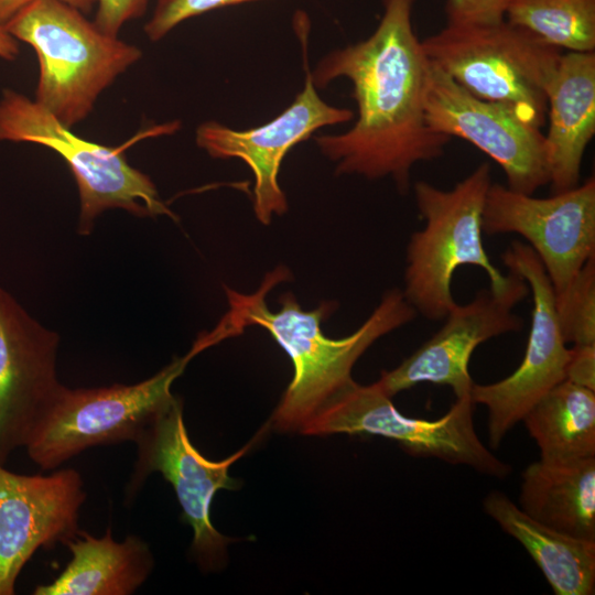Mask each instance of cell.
Instances as JSON below:
<instances>
[{
    "instance_id": "30bf717a",
    "label": "cell",
    "mask_w": 595,
    "mask_h": 595,
    "mask_svg": "<svg viewBox=\"0 0 595 595\" xmlns=\"http://www.w3.org/2000/svg\"><path fill=\"white\" fill-rule=\"evenodd\" d=\"M482 229L487 236H522L540 259L559 300L595 257V178L591 176L550 197H534L491 183Z\"/></svg>"
},
{
    "instance_id": "4316f807",
    "label": "cell",
    "mask_w": 595,
    "mask_h": 595,
    "mask_svg": "<svg viewBox=\"0 0 595 595\" xmlns=\"http://www.w3.org/2000/svg\"><path fill=\"white\" fill-rule=\"evenodd\" d=\"M565 380L595 391V344L570 348Z\"/></svg>"
},
{
    "instance_id": "83f0119b",
    "label": "cell",
    "mask_w": 595,
    "mask_h": 595,
    "mask_svg": "<svg viewBox=\"0 0 595 595\" xmlns=\"http://www.w3.org/2000/svg\"><path fill=\"white\" fill-rule=\"evenodd\" d=\"M35 0H0V24L4 25L18 11ZM83 13H88L97 4V0H60Z\"/></svg>"
},
{
    "instance_id": "f1b7e54d",
    "label": "cell",
    "mask_w": 595,
    "mask_h": 595,
    "mask_svg": "<svg viewBox=\"0 0 595 595\" xmlns=\"http://www.w3.org/2000/svg\"><path fill=\"white\" fill-rule=\"evenodd\" d=\"M19 48V41L0 24V58L6 61L15 60L20 52Z\"/></svg>"
},
{
    "instance_id": "8fae6325",
    "label": "cell",
    "mask_w": 595,
    "mask_h": 595,
    "mask_svg": "<svg viewBox=\"0 0 595 595\" xmlns=\"http://www.w3.org/2000/svg\"><path fill=\"white\" fill-rule=\"evenodd\" d=\"M426 126L463 139L504 171L507 187L532 195L550 184L544 134L507 107L480 99L429 61L423 91Z\"/></svg>"
},
{
    "instance_id": "8992f818",
    "label": "cell",
    "mask_w": 595,
    "mask_h": 595,
    "mask_svg": "<svg viewBox=\"0 0 595 595\" xmlns=\"http://www.w3.org/2000/svg\"><path fill=\"white\" fill-rule=\"evenodd\" d=\"M196 355L191 349L133 385L76 389L62 385L28 440L30 459L48 470L90 447L134 442L175 398L172 385Z\"/></svg>"
},
{
    "instance_id": "9a60e30c",
    "label": "cell",
    "mask_w": 595,
    "mask_h": 595,
    "mask_svg": "<svg viewBox=\"0 0 595 595\" xmlns=\"http://www.w3.org/2000/svg\"><path fill=\"white\" fill-rule=\"evenodd\" d=\"M85 499L75 469L22 475L0 465V595L15 593L17 578L36 550L65 545L78 534Z\"/></svg>"
},
{
    "instance_id": "3957f363",
    "label": "cell",
    "mask_w": 595,
    "mask_h": 595,
    "mask_svg": "<svg viewBox=\"0 0 595 595\" xmlns=\"http://www.w3.org/2000/svg\"><path fill=\"white\" fill-rule=\"evenodd\" d=\"M84 14L60 0H35L3 25L36 53L34 100L71 128L88 117L99 95L142 55Z\"/></svg>"
},
{
    "instance_id": "7a4b0ae2",
    "label": "cell",
    "mask_w": 595,
    "mask_h": 595,
    "mask_svg": "<svg viewBox=\"0 0 595 595\" xmlns=\"http://www.w3.org/2000/svg\"><path fill=\"white\" fill-rule=\"evenodd\" d=\"M288 274L282 268L274 270L252 294L227 288L229 311L219 323L229 337L247 326H260L288 354L293 377L271 424L281 432H301L321 409L354 382L351 370L359 357L377 339L414 320L416 312L401 289H390L359 328L343 338H331L322 332L321 323L336 309L332 301L304 311L295 295L285 292L279 299V311L268 309L267 292Z\"/></svg>"
},
{
    "instance_id": "7402d4cb",
    "label": "cell",
    "mask_w": 595,
    "mask_h": 595,
    "mask_svg": "<svg viewBox=\"0 0 595 595\" xmlns=\"http://www.w3.org/2000/svg\"><path fill=\"white\" fill-rule=\"evenodd\" d=\"M505 20L561 51L595 52V0H511Z\"/></svg>"
},
{
    "instance_id": "cb8c5ba5",
    "label": "cell",
    "mask_w": 595,
    "mask_h": 595,
    "mask_svg": "<svg viewBox=\"0 0 595 595\" xmlns=\"http://www.w3.org/2000/svg\"><path fill=\"white\" fill-rule=\"evenodd\" d=\"M258 0H156L154 11L144 25V33L158 42L187 19L208 11Z\"/></svg>"
},
{
    "instance_id": "5b68a950",
    "label": "cell",
    "mask_w": 595,
    "mask_h": 595,
    "mask_svg": "<svg viewBox=\"0 0 595 595\" xmlns=\"http://www.w3.org/2000/svg\"><path fill=\"white\" fill-rule=\"evenodd\" d=\"M429 61L472 95L500 104L541 129L547 86L561 50L506 20L493 25H451L421 40Z\"/></svg>"
},
{
    "instance_id": "44dd1931",
    "label": "cell",
    "mask_w": 595,
    "mask_h": 595,
    "mask_svg": "<svg viewBox=\"0 0 595 595\" xmlns=\"http://www.w3.org/2000/svg\"><path fill=\"white\" fill-rule=\"evenodd\" d=\"M541 459L595 456V391L564 380L523 416Z\"/></svg>"
},
{
    "instance_id": "52a82bcc",
    "label": "cell",
    "mask_w": 595,
    "mask_h": 595,
    "mask_svg": "<svg viewBox=\"0 0 595 595\" xmlns=\"http://www.w3.org/2000/svg\"><path fill=\"white\" fill-rule=\"evenodd\" d=\"M0 141L36 143L64 159L78 187L79 235H89L96 218L115 208L138 217L177 219L152 180L130 165L120 148L77 136L35 100L13 89L7 88L0 96Z\"/></svg>"
},
{
    "instance_id": "7c38bea8",
    "label": "cell",
    "mask_w": 595,
    "mask_h": 595,
    "mask_svg": "<svg viewBox=\"0 0 595 595\" xmlns=\"http://www.w3.org/2000/svg\"><path fill=\"white\" fill-rule=\"evenodd\" d=\"M508 271L520 275L532 296L530 333L522 361L508 377L487 385L474 383L470 399L488 410L489 444L497 448L507 432L553 387L565 380L570 348L563 339L554 292L532 248L519 240L501 255Z\"/></svg>"
},
{
    "instance_id": "2e32d148",
    "label": "cell",
    "mask_w": 595,
    "mask_h": 595,
    "mask_svg": "<svg viewBox=\"0 0 595 595\" xmlns=\"http://www.w3.org/2000/svg\"><path fill=\"white\" fill-rule=\"evenodd\" d=\"M60 336L0 286V465L25 447L45 408L62 386Z\"/></svg>"
},
{
    "instance_id": "ac0fdd59",
    "label": "cell",
    "mask_w": 595,
    "mask_h": 595,
    "mask_svg": "<svg viewBox=\"0 0 595 595\" xmlns=\"http://www.w3.org/2000/svg\"><path fill=\"white\" fill-rule=\"evenodd\" d=\"M65 545L71 561L52 583L37 585L34 595H130L154 567L143 539L128 536L118 542L110 528L102 537L79 530Z\"/></svg>"
},
{
    "instance_id": "5bb4252c",
    "label": "cell",
    "mask_w": 595,
    "mask_h": 595,
    "mask_svg": "<svg viewBox=\"0 0 595 595\" xmlns=\"http://www.w3.org/2000/svg\"><path fill=\"white\" fill-rule=\"evenodd\" d=\"M529 294L527 282L518 275L502 292L482 289L468 303H456L431 338L399 366L382 371L376 382L391 398L420 382L448 386L455 398L470 396L472 354L484 342L523 327L513 307Z\"/></svg>"
},
{
    "instance_id": "4fadbf2b",
    "label": "cell",
    "mask_w": 595,
    "mask_h": 595,
    "mask_svg": "<svg viewBox=\"0 0 595 595\" xmlns=\"http://www.w3.org/2000/svg\"><path fill=\"white\" fill-rule=\"evenodd\" d=\"M303 43L304 87L280 115L246 130H235L212 120L196 129V143L208 155L237 158L250 167L255 177L253 213L263 225L288 210L286 196L279 182L280 167L288 152L316 130L348 122L355 116L350 109L331 106L320 97L307 65L305 40Z\"/></svg>"
},
{
    "instance_id": "603a6c76",
    "label": "cell",
    "mask_w": 595,
    "mask_h": 595,
    "mask_svg": "<svg viewBox=\"0 0 595 595\" xmlns=\"http://www.w3.org/2000/svg\"><path fill=\"white\" fill-rule=\"evenodd\" d=\"M564 342L595 344V257L581 269L565 294L555 300Z\"/></svg>"
},
{
    "instance_id": "d6986e66",
    "label": "cell",
    "mask_w": 595,
    "mask_h": 595,
    "mask_svg": "<svg viewBox=\"0 0 595 595\" xmlns=\"http://www.w3.org/2000/svg\"><path fill=\"white\" fill-rule=\"evenodd\" d=\"M484 511L519 541L556 595L595 593V541L576 538L527 515L505 493L490 491Z\"/></svg>"
},
{
    "instance_id": "484cf974",
    "label": "cell",
    "mask_w": 595,
    "mask_h": 595,
    "mask_svg": "<svg viewBox=\"0 0 595 595\" xmlns=\"http://www.w3.org/2000/svg\"><path fill=\"white\" fill-rule=\"evenodd\" d=\"M151 0H97L94 23L105 33L118 36L130 20L143 15Z\"/></svg>"
},
{
    "instance_id": "6da1fadb",
    "label": "cell",
    "mask_w": 595,
    "mask_h": 595,
    "mask_svg": "<svg viewBox=\"0 0 595 595\" xmlns=\"http://www.w3.org/2000/svg\"><path fill=\"white\" fill-rule=\"evenodd\" d=\"M415 0H383V14L365 40L326 54L311 72L316 88L344 77L353 86L357 119L338 134L315 138L339 175L389 177L411 187L414 165L441 158L451 138L425 122L423 91L429 58L412 23Z\"/></svg>"
},
{
    "instance_id": "e0dca14e",
    "label": "cell",
    "mask_w": 595,
    "mask_h": 595,
    "mask_svg": "<svg viewBox=\"0 0 595 595\" xmlns=\"http://www.w3.org/2000/svg\"><path fill=\"white\" fill-rule=\"evenodd\" d=\"M545 94L550 185L559 193L580 184L583 156L595 133V52L562 54Z\"/></svg>"
},
{
    "instance_id": "ffe728a7",
    "label": "cell",
    "mask_w": 595,
    "mask_h": 595,
    "mask_svg": "<svg viewBox=\"0 0 595 595\" xmlns=\"http://www.w3.org/2000/svg\"><path fill=\"white\" fill-rule=\"evenodd\" d=\"M519 505L543 524L595 541V456L531 463L522 472Z\"/></svg>"
},
{
    "instance_id": "d4e9b609",
    "label": "cell",
    "mask_w": 595,
    "mask_h": 595,
    "mask_svg": "<svg viewBox=\"0 0 595 595\" xmlns=\"http://www.w3.org/2000/svg\"><path fill=\"white\" fill-rule=\"evenodd\" d=\"M511 0H447L445 12L451 25H493L505 21Z\"/></svg>"
},
{
    "instance_id": "277c9868",
    "label": "cell",
    "mask_w": 595,
    "mask_h": 595,
    "mask_svg": "<svg viewBox=\"0 0 595 595\" xmlns=\"http://www.w3.org/2000/svg\"><path fill=\"white\" fill-rule=\"evenodd\" d=\"M490 165L480 163L451 190L425 181L413 185L424 227L414 231L405 250L402 289L408 303L430 321L443 320L456 304L452 280L462 266L483 269L494 292L507 290L518 274H502L487 256L482 217L491 184Z\"/></svg>"
},
{
    "instance_id": "9c48e42d",
    "label": "cell",
    "mask_w": 595,
    "mask_h": 595,
    "mask_svg": "<svg viewBox=\"0 0 595 595\" xmlns=\"http://www.w3.org/2000/svg\"><path fill=\"white\" fill-rule=\"evenodd\" d=\"M470 396L456 398L442 418H409L394 407L377 382H353L321 409L301 430L305 435L336 433L379 435L399 443L409 454L467 465L490 477L505 478L512 467L497 458L477 436Z\"/></svg>"
},
{
    "instance_id": "ba28073f",
    "label": "cell",
    "mask_w": 595,
    "mask_h": 595,
    "mask_svg": "<svg viewBox=\"0 0 595 595\" xmlns=\"http://www.w3.org/2000/svg\"><path fill=\"white\" fill-rule=\"evenodd\" d=\"M264 432L232 455L212 461L203 456L188 437L183 402L176 397L150 422L134 441L137 457L126 486V502L131 501L154 472L167 480L182 509V520L193 530L191 554L203 572H215L227 563L228 545L234 539L221 534L212 523L210 506L219 489H236L230 466L241 458Z\"/></svg>"
}]
</instances>
